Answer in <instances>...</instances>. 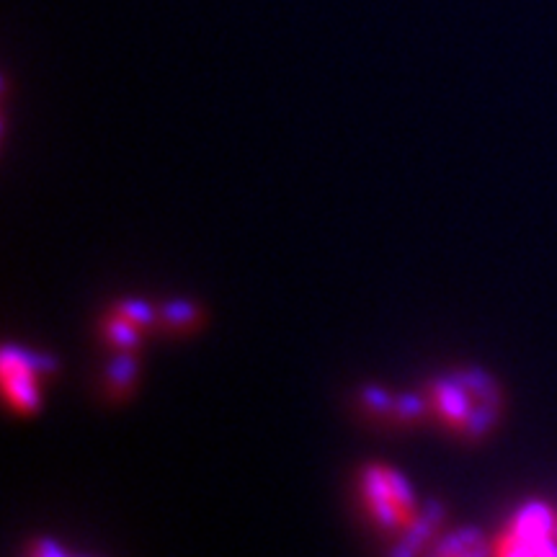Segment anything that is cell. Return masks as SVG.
<instances>
[{"label":"cell","instance_id":"1","mask_svg":"<svg viewBox=\"0 0 557 557\" xmlns=\"http://www.w3.org/2000/svg\"><path fill=\"white\" fill-rule=\"evenodd\" d=\"M426 411L454 436L478 441L493 434L503 416V390L483 369L439 374L423 387Z\"/></svg>","mask_w":557,"mask_h":557},{"label":"cell","instance_id":"2","mask_svg":"<svg viewBox=\"0 0 557 557\" xmlns=\"http://www.w3.org/2000/svg\"><path fill=\"white\" fill-rule=\"evenodd\" d=\"M359 501L374 529L400 539L411 532L423 514L416 488L398 467L369 462L359 472Z\"/></svg>","mask_w":557,"mask_h":557},{"label":"cell","instance_id":"3","mask_svg":"<svg viewBox=\"0 0 557 557\" xmlns=\"http://www.w3.org/2000/svg\"><path fill=\"white\" fill-rule=\"evenodd\" d=\"M493 557H557V509L524 501L490 539Z\"/></svg>","mask_w":557,"mask_h":557},{"label":"cell","instance_id":"4","mask_svg":"<svg viewBox=\"0 0 557 557\" xmlns=\"http://www.w3.org/2000/svg\"><path fill=\"white\" fill-rule=\"evenodd\" d=\"M55 372V362L47 354L24 349V346H3L0 354V387L6 408L16 416H34L42 408L44 382Z\"/></svg>","mask_w":557,"mask_h":557},{"label":"cell","instance_id":"5","mask_svg":"<svg viewBox=\"0 0 557 557\" xmlns=\"http://www.w3.org/2000/svg\"><path fill=\"white\" fill-rule=\"evenodd\" d=\"M155 310L142 300H119L109 307L101 320V336L117 354H135L142 338L155 325Z\"/></svg>","mask_w":557,"mask_h":557},{"label":"cell","instance_id":"6","mask_svg":"<svg viewBox=\"0 0 557 557\" xmlns=\"http://www.w3.org/2000/svg\"><path fill=\"white\" fill-rule=\"evenodd\" d=\"M431 557H493L490 539H485L478 529H457L449 537H441L434 545Z\"/></svg>","mask_w":557,"mask_h":557},{"label":"cell","instance_id":"7","mask_svg":"<svg viewBox=\"0 0 557 557\" xmlns=\"http://www.w3.org/2000/svg\"><path fill=\"white\" fill-rule=\"evenodd\" d=\"M135 382V362H132V354H119L117 362L111 364V374H109V390L111 392H129Z\"/></svg>","mask_w":557,"mask_h":557},{"label":"cell","instance_id":"8","mask_svg":"<svg viewBox=\"0 0 557 557\" xmlns=\"http://www.w3.org/2000/svg\"><path fill=\"white\" fill-rule=\"evenodd\" d=\"M163 325H168L171 331H189L196 325V307H191L189 302L163 307Z\"/></svg>","mask_w":557,"mask_h":557},{"label":"cell","instance_id":"9","mask_svg":"<svg viewBox=\"0 0 557 557\" xmlns=\"http://www.w3.org/2000/svg\"><path fill=\"white\" fill-rule=\"evenodd\" d=\"M26 557H70V555L65 552V547L57 545L55 539L42 537V539H37V542H31Z\"/></svg>","mask_w":557,"mask_h":557}]
</instances>
